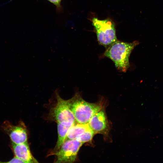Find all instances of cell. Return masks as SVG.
I'll return each instance as SVG.
<instances>
[{
  "label": "cell",
  "mask_w": 163,
  "mask_h": 163,
  "mask_svg": "<svg viewBox=\"0 0 163 163\" xmlns=\"http://www.w3.org/2000/svg\"><path fill=\"white\" fill-rule=\"evenodd\" d=\"M12 149L15 156L24 163H38L31 153L27 142L15 144L12 142Z\"/></svg>",
  "instance_id": "8"
},
{
  "label": "cell",
  "mask_w": 163,
  "mask_h": 163,
  "mask_svg": "<svg viewBox=\"0 0 163 163\" xmlns=\"http://www.w3.org/2000/svg\"><path fill=\"white\" fill-rule=\"evenodd\" d=\"M91 21L100 45L107 48L117 40L115 25L111 20H101L94 17Z\"/></svg>",
  "instance_id": "3"
},
{
  "label": "cell",
  "mask_w": 163,
  "mask_h": 163,
  "mask_svg": "<svg viewBox=\"0 0 163 163\" xmlns=\"http://www.w3.org/2000/svg\"><path fill=\"white\" fill-rule=\"evenodd\" d=\"M69 100L75 122L80 124H88L92 116L103 107L102 101L96 103L87 102L78 92Z\"/></svg>",
  "instance_id": "2"
},
{
  "label": "cell",
  "mask_w": 163,
  "mask_h": 163,
  "mask_svg": "<svg viewBox=\"0 0 163 163\" xmlns=\"http://www.w3.org/2000/svg\"><path fill=\"white\" fill-rule=\"evenodd\" d=\"M9 162V163H24V162L21 159H20L19 158L16 157V156H15L14 158H13L11 160H10L8 162Z\"/></svg>",
  "instance_id": "12"
},
{
  "label": "cell",
  "mask_w": 163,
  "mask_h": 163,
  "mask_svg": "<svg viewBox=\"0 0 163 163\" xmlns=\"http://www.w3.org/2000/svg\"><path fill=\"white\" fill-rule=\"evenodd\" d=\"M139 44L138 41L127 43L117 40L106 48L104 55L113 62L118 70L125 72L130 66V55Z\"/></svg>",
  "instance_id": "1"
},
{
  "label": "cell",
  "mask_w": 163,
  "mask_h": 163,
  "mask_svg": "<svg viewBox=\"0 0 163 163\" xmlns=\"http://www.w3.org/2000/svg\"><path fill=\"white\" fill-rule=\"evenodd\" d=\"M3 130L9 136L12 142L19 144L27 142V135L25 126L21 122L17 126H14L8 121L2 124Z\"/></svg>",
  "instance_id": "7"
},
{
  "label": "cell",
  "mask_w": 163,
  "mask_h": 163,
  "mask_svg": "<svg viewBox=\"0 0 163 163\" xmlns=\"http://www.w3.org/2000/svg\"><path fill=\"white\" fill-rule=\"evenodd\" d=\"M88 125L95 134L108 135L109 126L104 107L92 116Z\"/></svg>",
  "instance_id": "6"
},
{
  "label": "cell",
  "mask_w": 163,
  "mask_h": 163,
  "mask_svg": "<svg viewBox=\"0 0 163 163\" xmlns=\"http://www.w3.org/2000/svg\"><path fill=\"white\" fill-rule=\"evenodd\" d=\"M95 134L89 128L82 135L78 136L76 139L83 144L91 141Z\"/></svg>",
  "instance_id": "11"
},
{
  "label": "cell",
  "mask_w": 163,
  "mask_h": 163,
  "mask_svg": "<svg viewBox=\"0 0 163 163\" xmlns=\"http://www.w3.org/2000/svg\"><path fill=\"white\" fill-rule=\"evenodd\" d=\"M56 102L51 110V115L57 123L71 126L76 122L70 108L69 100L62 99L56 93Z\"/></svg>",
  "instance_id": "4"
},
{
  "label": "cell",
  "mask_w": 163,
  "mask_h": 163,
  "mask_svg": "<svg viewBox=\"0 0 163 163\" xmlns=\"http://www.w3.org/2000/svg\"><path fill=\"white\" fill-rule=\"evenodd\" d=\"M57 123L58 138L53 153L56 152L59 149L66 140L67 132L70 127Z\"/></svg>",
  "instance_id": "10"
},
{
  "label": "cell",
  "mask_w": 163,
  "mask_h": 163,
  "mask_svg": "<svg viewBox=\"0 0 163 163\" xmlns=\"http://www.w3.org/2000/svg\"><path fill=\"white\" fill-rule=\"evenodd\" d=\"M89 128L88 124H80L75 122L69 129L66 140L76 139Z\"/></svg>",
  "instance_id": "9"
},
{
  "label": "cell",
  "mask_w": 163,
  "mask_h": 163,
  "mask_svg": "<svg viewBox=\"0 0 163 163\" xmlns=\"http://www.w3.org/2000/svg\"><path fill=\"white\" fill-rule=\"evenodd\" d=\"M83 144L76 139L66 140L59 149L51 155L56 156V163H73Z\"/></svg>",
  "instance_id": "5"
}]
</instances>
